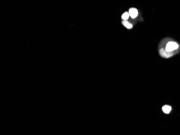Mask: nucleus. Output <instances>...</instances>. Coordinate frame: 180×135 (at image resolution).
Returning <instances> with one entry per match:
<instances>
[{"label": "nucleus", "mask_w": 180, "mask_h": 135, "mask_svg": "<svg viewBox=\"0 0 180 135\" xmlns=\"http://www.w3.org/2000/svg\"><path fill=\"white\" fill-rule=\"evenodd\" d=\"M129 14L132 18H136L138 15V11L135 8H130L129 10Z\"/></svg>", "instance_id": "7ed1b4c3"}, {"label": "nucleus", "mask_w": 180, "mask_h": 135, "mask_svg": "<svg viewBox=\"0 0 180 135\" xmlns=\"http://www.w3.org/2000/svg\"><path fill=\"white\" fill-rule=\"evenodd\" d=\"M122 23L125 26H126L127 28L128 29H132L133 28L132 24L130 23V22H129L128 21H123L122 22Z\"/></svg>", "instance_id": "39448f33"}, {"label": "nucleus", "mask_w": 180, "mask_h": 135, "mask_svg": "<svg viewBox=\"0 0 180 135\" xmlns=\"http://www.w3.org/2000/svg\"><path fill=\"white\" fill-rule=\"evenodd\" d=\"M179 48V45L177 43L174 42H169L168 43L166 47H165V51L168 52H173L174 50L177 49Z\"/></svg>", "instance_id": "f257e3e1"}, {"label": "nucleus", "mask_w": 180, "mask_h": 135, "mask_svg": "<svg viewBox=\"0 0 180 135\" xmlns=\"http://www.w3.org/2000/svg\"><path fill=\"white\" fill-rule=\"evenodd\" d=\"M160 54L162 57H165V58H168V57L173 56V52H168L164 50V49H161L160 50Z\"/></svg>", "instance_id": "f03ea898"}, {"label": "nucleus", "mask_w": 180, "mask_h": 135, "mask_svg": "<svg viewBox=\"0 0 180 135\" xmlns=\"http://www.w3.org/2000/svg\"><path fill=\"white\" fill-rule=\"evenodd\" d=\"M162 110L163 111L165 112V114H169L170 112L171 111V107H170V106L169 105H165V106H163V107H162Z\"/></svg>", "instance_id": "20e7f679"}, {"label": "nucleus", "mask_w": 180, "mask_h": 135, "mask_svg": "<svg viewBox=\"0 0 180 135\" xmlns=\"http://www.w3.org/2000/svg\"><path fill=\"white\" fill-rule=\"evenodd\" d=\"M129 17H130V14H129V13H128V12H125V13H124L122 15L121 18L124 21H126L128 19Z\"/></svg>", "instance_id": "423d86ee"}]
</instances>
